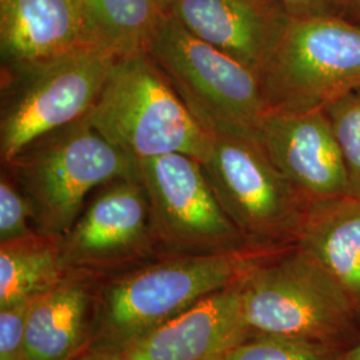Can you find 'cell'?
Returning a JSON list of instances; mask_svg holds the SVG:
<instances>
[{"instance_id": "6da1fadb", "label": "cell", "mask_w": 360, "mask_h": 360, "mask_svg": "<svg viewBox=\"0 0 360 360\" xmlns=\"http://www.w3.org/2000/svg\"><path fill=\"white\" fill-rule=\"evenodd\" d=\"M275 251L279 250L250 247L217 254L159 255L107 278L92 347H124L207 296L239 282Z\"/></svg>"}, {"instance_id": "7a4b0ae2", "label": "cell", "mask_w": 360, "mask_h": 360, "mask_svg": "<svg viewBox=\"0 0 360 360\" xmlns=\"http://www.w3.org/2000/svg\"><path fill=\"white\" fill-rule=\"evenodd\" d=\"M250 336H283L346 351L360 321L334 276L300 245L259 260L240 281Z\"/></svg>"}, {"instance_id": "3957f363", "label": "cell", "mask_w": 360, "mask_h": 360, "mask_svg": "<svg viewBox=\"0 0 360 360\" xmlns=\"http://www.w3.org/2000/svg\"><path fill=\"white\" fill-rule=\"evenodd\" d=\"M83 120L136 160L186 154L202 162L211 142L147 51L116 59Z\"/></svg>"}, {"instance_id": "277c9868", "label": "cell", "mask_w": 360, "mask_h": 360, "mask_svg": "<svg viewBox=\"0 0 360 360\" xmlns=\"http://www.w3.org/2000/svg\"><path fill=\"white\" fill-rule=\"evenodd\" d=\"M4 166L31 203L34 229L53 239L75 223L92 190L139 178L138 160L83 119L31 143Z\"/></svg>"}, {"instance_id": "5b68a950", "label": "cell", "mask_w": 360, "mask_h": 360, "mask_svg": "<svg viewBox=\"0 0 360 360\" xmlns=\"http://www.w3.org/2000/svg\"><path fill=\"white\" fill-rule=\"evenodd\" d=\"M147 52L208 134L257 143L266 110L254 71L196 38L168 13L160 15Z\"/></svg>"}, {"instance_id": "8992f818", "label": "cell", "mask_w": 360, "mask_h": 360, "mask_svg": "<svg viewBox=\"0 0 360 360\" xmlns=\"http://www.w3.org/2000/svg\"><path fill=\"white\" fill-rule=\"evenodd\" d=\"M257 79L266 114L322 111L360 89V23L290 18Z\"/></svg>"}, {"instance_id": "52a82bcc", "label": "cell", "mask_w": 360, "mask_h": 360, "mask_svg": "<svg viewBox=\"0 0 360 360\" xmlns=\"http://www.w3.org/2000/svg\"><path fill=\"white\" fill-rule=\"evenodd\" d=\"M202 165L220 206L248 245L282 250L297 243L309 205L257 143L211 135Z\"/></svg>"}, {"instance_id": "ba28073f", "label": "cell", "mask_w": 360, "mask_h": 360, "mask_svg": "<svg viewBox=\"0 0 360 360\" xmlns=\"http://www.w3.org/2000/svg\"><path fill=\"white\" fill-rule=\"evenodd\" d=\"M115 60L90 47L3 82L8 90L0 123L3 165L31 143L87 115Z\"/></svg>"}, {"instance_id": "9c48e42d", "label": "cell", "mask_w": 360, "mask_h": 360, "mask_svg": "<svg viewBox=\"0 0 360 360\" xmlns=\"http://www.w3.org/2000/svg\"><path fill=\"white\" fill-rule=\"evenodd\" d=\"M138 165L160 255L217 254L251 247L220 206L199 159L168 154L141 159Z\"/></svg>"}, {"instance_id": "30bf717a", "label": "cell", "mask_w": 360, "mask_h": 360, "mask_svg": "<svg viewBox=\"0 0 360 360\" xmlns=\"http://www.w3.org/2000/svg\"><path fill=\"white\" fill-rule=\"evenodd\" d=\"M58 245L65 270L91 271L105 278L159 257L141 178L105 184Z\"/></svg>"}, {"instance_id": "8fae6325", "label": "cell", "mask_w": 360, "mask_h": 360, "mask_svg": "<svg viewBox=\"0 0 360 360\" xmlns=\"http://www.w3.org/2000/svg\"><path fill=\"white\" fill-rule=\"evenodd\" d=\"M257 143L309 206L351 195L345 159L324 110L264 114Z\"/></svg>"}, {"instance_id": "7c38bea8", "label": "cell", "mask_w": 360, "mask_h": 360, "mask_svg": "<svg viewBox=\"0 0 360 360\" xmlns=\"http://www.w3.org/2000/svg\"><path fill=\"white\" fill-rule=\"evenodd\" d=\"M240 281L129 342L122 347L127 360L227 359L250 336Z\"/></svg>"}, {"instance_id": "4fadbf2b", "label": "cell", "mask_w": 360, "mask_h": 360, "mask_svg": "<svg viewBox=\"0 0 360 360\" xmlns=\"http://www.w3.org/2000/svg\"><path fill=\"white\" fill-rule=\"evenodd\" d=\"M107 278L65 270L63 278L37 296L28 312L27 360H77L96 338Z\"/></svg>"}, {"instance_id": "5bb4252c", "label": "cell", "mask_w": 360, "mask_h": 360, "mask_svg": "<svg viewBox=\"0 0 360 360\" xmlns=\"http://www.w3.org/2000/svg\"><path fill=\"white\" fill-rule=\"evenodd\" d=\"M90 47L79 0H0L3 82Z\"/></svg>"}, {"instance_id": "9a60e30c", "label": "cell", "mask_w": 360, "mask_h": 360, "mask_svg": "<svg viewBox=\"0 0 360 360\" xmlns=\"http://www.w3.org/2000/svg\"><path fill=\"white\" fill-rule=\"evenodd\" d=\"M165 13L257 75L290 20L278 0H172Z\"/></svg>"}, {"instance_id": "2e32d148", "label": "cell", "mask_w": 360, "mask_h": 360, "mask_svg": "<svg viewBox=\"0 0 360 360\" xmlns=\"http://www.w3.org/2000/svg\"><path fill=\"white\" fill-rule=\"evenodd\" d=\"M296 245L334 276L360 321V198L309 205Z\"/></svg>"}, {"instance_id": "e0dca14e", "label": "cell", "mask_w": 360, "mask_h": 360, "mask_svg": "<svg viewBox=\"0 0 360 360\" xmlns=\"http://www.w3.org/2000/svg\"><path fill=\"white\" fill-rule=\"evenodd\" d=\"M91 44L115 59L147 51L160 15L155 0H79Z\"/></svg>"}, {"instance_id": "ac0fdd59", "label": "cell", "mask_w": 360, "mask_h": 360, "mask_svg": "<svg viewBox=\"0 0 360 360\" xmlns=\"http://www.w3.org/2000/svg\"><path fill=\"white\" fill-rule=\"evenodd\" d=\"M65 272L58 239L37 232L0 243V309L46 292Z\"/></svg>"}, {"instance_id": "d6986e66", "label": "cell", "mask_w": 360, "mask_h": 360, "mask_svg": "<svg viewBox=\"0 0 360 360\" xmlns=\"http://www.w3.org/2000/svg\"><path fill=\"white\" fill-rule=\"evenodd\" d=\"M345 351L283 336H248L226 360H340Z\"/></svg>"}, {"instance_id": "ffe728a7", "label": "cell", "mask_w": 360, "mask_h": 360, "mask_svg": "<svg viewBox=\"0 0 360 360\" xmlns=\"http://www.w3.org/2000/svg\"><path fill=\"white\" fill-rule=\"evenodd\" d=\"M347 168L351 195L360 198V89L324 108Z\"/></svg>"}, {"instance_id": "44dd1931", "label": "cell", "mask_w": 360, "mask_h": 360, "mask_svg": "<svg viewBox=\"0 0 360 360\" xmlns=\"http://www.w3.org/2000/svg\"><path fill=\"white\" fill-rule=\"evenodd\" d=\"M37 232L28 198L13 176L3 171L0 178V243L23 239Z\"/></svg>"}, {"instance_id": "7402d4cb", "label": "cell", "mask_w": 360, "mask_h": 360, "mask_svg": "<svg viewBox=\"0 0 360 360\" xmlns=\"http://www.w3.org/2000/svg\"><path fill=\"white\" fill-rule=\"evenodd\" d=\"M34 299L0 309V360H27V319Z\"/></svg>"}, {"instance_id": "603a6c76", "label": "cell", "mask_w": 360, "mask_h": 360, "mask_svg": "<svg viewBox=\"0 0 360 360\" xmlns=\"http://www.w3.org/2000/svg\"><path fill=\"white\" fill-rule=\"evenodd\" d=\"M290 18L336 15V0H278Z\"/></svg>"}, {"instance_id": "cb8c5ba5", "label": "cell", "mask_w": 360, "mask_h": 360, "mask_svg": "<svg viewBox=\"0 0 360 360\" xmlns=\"http://www.w3.org/2000/svg\"><path fill=\"white\" fill-rule=\"evenodd\" d=\"M77 360H127L122 348L92 347Z\"/></svg>"}, {"instance_id": "d4e9b609", "label": "cell", "mask_w": 360, "mask_h": 360, "mask_svg": "<svg viewBox=\"0 0 360 360\" xmlns=\"http://www.w3.org/2000/svg\"><path fill=\"white\" fill-rule=\"evenodd\" d=\"M336 15L360 23V0H336Z\"/></svg>"}, {"instance_id": "484cf974", "label": "cell", "mask_w": 360, "mask_h": 360, "mask_svg": "<svg viewBox=\"0 0 360 360\" xmlns=\"http://www.w3.org/2000/svg\"><path fill=\"white\" fill-rule=\"evenodd\" d=\"M340 360H360V340L342 354Z\"/></svg>"}, {"instance_id": "4316f807", "label": "cell", "mask_w": 360, "mask_h": 360, "mask_svg": "<svg viewBox=\"0 0 360 360\" xmlns=\"http://www.w3.org/2000/svg\"><path fill=\"white\" fill-rule=\"evenodd\" d=\"M155 1H156V4L160 7L162 11H166L168 7H169V4L172 3V0H155Z\"/></svg>"}]
</instances>
